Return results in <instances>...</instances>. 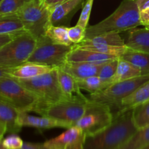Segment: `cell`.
<instances>
[{"label": "cell", "mask_w": 149, "mask_h": 149, "mask_svg": "<svg viewBox=\"0 0 149 149\" xmlns=\"http://www.w3.org/2000/svg\"><path fill=\"white\" fill-rule=\"evenodd\" d=\"M58 79L61 91L65 98L84 96L80 92L77 80L61 68H58Z\"/></svg>", "instance_id": "obj_21"}, {"label": "cell", "mask_w": 149, "mask_h": 149, "mask_svg": "<svg viewBox=\"0 0 149 149\" xmlns=\"http://www.w3.org/2000/svg\"><path fill=\"white\" fill-rule=\"evenodd\" d=\"M17 34L0 35V48H1L4 45H5L6 44L8 43L9 42H10L12 39H14L16 36H17Z\"/></svg>", "instance_id": "obj_38"}, {"label": "cell", "mask_w": 149, "mask_h": 149, "mask_svg": "<svg viewBox=\"0 0 149 149\" xmlns=\"http://www.w3.org/2000/svg\"><path fill=\"white\" fill-rule=\"evenodd\" d=\"M93 1L94 0H86L85 4H84V7H83L81 15L79 16V18L78 22H77V25H79V26H81V27H83L85 29H87V28L88 27L87 25H88L89 19H90V13H91L92 7H93Z\"/></svg>", "instance_id": "obj_33"}, {"label": "cell", "mask_w": 149, "mask_h": 149, "mask_svg": "<svg viewBox=\"0 0 149 149\" xmlns=\"http://www.w3.org/2000/svg\"><path fill=\"white\" fill-rule=\"evenodd\" d=\"M101 65L66 61L60 68L77 80H81L93 76H97Z\"/></svg>", "instance_id": "obj_15"}, {"label": "cell", "mask_w": 149, "mask_h": 149, "mask_svg": "<svg viewBox=\"0 0 149 149\" xmlns=\"http://www.w3.org/2000/svg\"><path fill=\"white\" fill-rule=\"evenodd\" d=\"M143 149H149V144L148 146H146L145 147V148H143Z\"/></svg>", "instance_id": "obj_43"}, {"label": "cell", "mask_w": 149, "mask_h": 149, "mask_svg": "<svg viewBox=\"0 0 149 149\" xmlns=\"http://www.w3.org/2000/svg\"><path fill=\"white\" fill-rule=\"evenodd\" d=\"M21 149H49L46 147L45 143H33L26 142L23 143Z\"/></svg>", "instance_id": "obj_36"}, {"label": "cell", "mask_w": 149, "mask_h": 149, "mask_svg": "<svg viewBox=\"0 0 149 149\" xmlns=\"http://www.w3.org/2000/svg\"><path fill=\"white\" fill-rule=\"evenodd\" d=\"M140 12L149 8V0H136Z\"/></svg>", "instance_id": "obj_40"}, {"label": "cell", "mask_w": 149, "mask_h": 149, "mask_svg": "<svg viewBox=\"0 0 149 149\" xmlns=\"http://www.w3.org/2000/svg\"><path fill=\"white\" fill-rule=\"evenodd\" d=\"M149 80V74L124 81L113 83L102 91L90 93L89 100L117 107L122 100L132 94L133 92Z\"/></svg>", "instance_id": "obj_8"}, {"label": "cell", "mask_w": 149, "mask_h": 149, "mask_svg": "<svg viewBox=\"0 0 149 149\" xmlns=\"http://www.w3.org/2000/svg\"><path fill=\"white\" fill-rule=\"evenodd\" d=\"M132 118L137 130L149 125V100L132 109Z\"/></svg>", "instance_id": "obj_28"}, {"label": "cell", "mask_w": 149, "mask_h": 149, "mask_svg": "<svg viewBox=\"0 0 149 149\" xmlns=\"http://www.w3.org/2000/svg\"><path fill=\"white\" fill-rule=\"evenodd\" d=\"M2 141H3V138H0V149H7L5 147H4V146L3 145Z\"/></svg>", "instance_id": "obj_42"}, {"label": "cell", "mask_w": 149, "mask_h": 149, "mask_svg": "<svg viewBox=\"0 0 149 149\" xmlns=\"http://www.w3.org/2000/svg\"><path fill=\"white\" fill-rule=\"evenodd\" d=\"M80 90H84L90 93H95L107 88L111 83L102 79L98 76H93L81 80H77Z\"/></svg>", "instance_id": "obj_27"}, {"label": "cell", "mask_w": 149, "mask_h": 149, "mask_svg": "<svg viewBox=\"0 0 149 149\" xmlns=\"http://www.w3.org/2000/svg\"><path fill=\"white\" fill-rule=\"evenodd\" d=\"M2 143L7 149H21L24 143L23 140L15 133L11 134L3 139Z\"/></svg>", "instance_id": "obj_34"}, {"label": "cell", "mask_w": 149, "mask_h": 149, "mask_svg": "<svg viewBox=\"0 0 149 149\" xmlns=\"http://www.w3.org/2000/svg\"><path fill=\"white\" fill-rule=\"evenodd\" d=\"M125 45L132 50L149 54V29H132Z\"/></svg>", "instance_id": "obj_18"}, {"label": "cell", "mask_w": 149, "mask_h": 149, "mask_svg": "<svg viewBox=\"0 0 149 149\" xmlns=\"http://www.w3.org/2000/svg\"><path fill=\"white\" fill-rule=\"evenodd\" d=\"M68 1V0H42L44 4L47 6L49 10H52L54 7L56 6L59 5V4H62V3L65 2V1Z\"/></svg>", "instance_id": "obj_37"}, {"label": "cell", "mask_w": 149, "mask_h": 149, "mask_svg": "<svg viewBox=\"0 0 149 149\" xmlns=\"http://www.w3.org/2000/svg\"><path fill=\"white\" fill-rule=\"evenodd\" d=\"M6 132H7V127L3 124L0 123V138H3V136Z\"/></svg>", "instance_id": "obj_41"}, {"label": "cell", "mask_w": 149, "mask_h": 149, "mask_svg": "<svg viewBox=\"0 0 149 149\" xmlns=\"http://www.w3.org/2000/svg\"><path fill=\"white\" fill-rule=\"evenodd\" d=\"M17 124L21 128L23 127H31L37 129H52L57 127L68 129L72 127L71 124L64 121L47 116H42L41 117L33 116L28 114L27 112H19Z\"/></svg>", "instance_id": "obj_13"}, {"label": "cell", "mask_w": 149, "mask_h": 149, "mask_svg": "<svg viewBox=\"0 0 149 149\" xmlns=\"http://www.w3.org/2000/svg\"><path fill=\"white\" fill-rule=\"evenodd\" d=\"M85 139V133L79 127L74 126L44 143L49 149H84Z\"/></svg>", "instance_id": "obj_11"}, {"label": "cell", "mask_w": 149, "mask_h": 149, "mask_svg": "<svg viewBox=\"0 0 149 149\" xmlns=\"http://www.w3.org/2000/svg\"><path fill=\"white\" fill-rule=\"evenodd\" d=\"M103 45L126 46L124 40L117 32H108V33L97 35L90 39H84L80 43L74 45V46H103Z\"/></svg>", "instance_id": "obj_20"}, {"label": "cell", "mask_w": 149, "mask_h": 149, "mask_svg": "<svg viewBox=\"0 0 149 149\" xmlns=\"http://www.w3.org/2000/svg\"><path fill=\"white\" fill-rule=\"evenodd\" d=\"M37 39L29 32L16 36L0 48V65L15 68L28 62Z\"/></svg>", "instance_id": "obj_5"}, {"label": "cell", "mask_w": 149, "mask_h": 149, "mask_svg": "<svg viewBox=\"0 0 149 149\" xmlns=\"http://www.w3.org/2000/svg\"><path fill=\"white\" fill-rule=\"evenodd\" d=\"M0 100L6 102L19 112L35 111L38 98L13 77L0 78Z\"/></svg>", "instance_id": "obj_4"}, {"label": "cell", "mask_w": 149, "mask_h": 149, "mask_svg": "<svg viewBox=\"0 0 149 149\" xmlns=\"http://www.w3.org/2000/svg\"><path fill=\"white\" fill-rule=\"evenodd\" d=\"M87 101L88 98L84 95L63 99L47 106L42 115L64 121L74 127L84 114Z\"/></svg>", "instance_id": "obj_10"}, {"label": "cell", "mask_w": 149, "mask_h": 149, "mask_svg": "<svg viewBox=\"0 0 149 149\" xmlns=\"http://www.w3.org/2000/svg\"><path fill=\"white\" fill-rule=\"evenodd\" d=\"M13 68H9V67L4 66V65H0V78L2 77H11L12 71Z\"/></svg>", "instance_id": "obj_39"}, {"label": "cell", "mask_w": 149, "mask_h": 149, "mask_svg": "<svg viewBox=\"0 0 149 149\" xmlns=\"http://www.w3.org/2000/svg\"><path fill=\"white\" fill-rule=\"evenodd\" d=\"M139 68L144 74H149V54L129 49L120 57Z\"/></svg>", "instance_id": "obj_24"}, {"label": "cell", "mask_w": 149, "mask_h": 149, "mask_svg": "<svg viewBox=\"0 0 149 149\" xmlns=\"http://www.w3.org/2000/svg\"><path fill=\"white\" fill-rule=\"evenodd\" d=\"M31 0H2L0 4V16L14 14Z\"/></svg>", "instance_id": "obj_30"}, {"label": "cell", "mask_w": 149, "mask_h": 149, "mask_svg": "<svg viewBox=\"0 0 149 149\" xmlns=\"http://www.w3.org/2000/svg\"><path fill=\"white\" fill-rule=\"evenodd\" d=\"M149 100V80L135 92L125 97L117 106V112H124L131 110L135 106Z\"/></svg>", "instance_id": "obj_16"}, {"label": "cell", "mask_w": 149, "mask_h": 149, "mask_svg": "<svg viewBox=\"0 0 149 149\" xmlns=\"http://www.w3.org/2000/svg\"><path fill=\"white\" fill-rule=\"evenodd\" d=\"M15 14L23 23L26 31L36 39L45 35L47 28L50 25V10L42 0H31Z\"/></svg>", "instance_id": "obj_7"}, {"label": "cell", "mask_w": 149, "mask_h": 149, "mask_svg": "<svg viewBox=\"0 0 149 149\" xmlns=\"http://www.w3.org/2000/svg\"><path fill=\"white\" fill-rule=\"evenodd\" d=\"M52 69L54 68L34 63L27 62L20 66L13 68L10 76L16 79H27L49 72Z\"/></svg>", "instance_id": "obj_17"}, {"label": "cell", "mask_w": 149, "mask_h": 149, "mask_svg": "<svg viewBox=\"0 0 149 149\" xmlns=\"http://www.w3.org/2000/svg\"><path fill=\"white\" fill-rule=\"evenodd\" d=\"M140 19L141 25L149 29V8L140 12Z\"/></svg>", "instance_id": "obj_35"}, {"label": "cell", "mask_w": 149, "mask_h": 149, "mask_svg": "<svg viewBox=\"0 0 149 149\" xmlns=\"http://www.w3.org/2000/svg\"><path fill=\"white\" fill-rule=\"evenodd\" d=\"M118 60H119V58L102 64L97 76L100 77L102 79L111 82V79L114 76L115 73L116 71V68H117L118 65Z\"/></svg>", "instance_id": "obj_31"}, {"label": "cell", "mask_w": 149, "mask_h": 149, "mask_svg": "<svg viewBox=\"0 0 149 149\" xmlns=\"http://www.w3.org/2000/svg\"><path fill=\"white\" fill-rule=\"evenodd\" d=\"M132 109L116 112L112 123L95 135L86 136L84 149H118L138 130L132 118Z\"/></svg>", "instance_id": "obj_1"}, {"label": "cell", "mask_w": 149, "mask_h": 149, "mask_svg": "<svg viewBox=\"0 0 149 149\" xmlns=\"http://www.w3.org/2000/svg\"><path fill=\"white\" fill-rule=\"evenodd\" d=\"M140 10L136 0H123L111 15L86 29L84 39H90L108 32L120 33L141 26Z\"/></svg>", "instance_id": "obj_2"}, {"label": "cell", "mask_w": 149, "mask_h": 149, "mask_svg": "<svg viewBox=\"0 0 149 149\" xmlns=\"http://www.w3.org/2000/svg\"><path fill=\"white\" fill-rule=\"evenodd\" d=\"M73 47L74 45L56 44L45 36H42L37 39L36 47L28 62L52 68H60L67 61V56Z\"/></svg>", "instance_id": "obj_6"}, {"label": "cell", "mask_w": 149, "mask_h": 149, "mask_svg": "<svg viewBox=\"0 0 149 149\" xmlns=\"http://www.w3.org/2000/svg\"><path fill=\"white\" fill-rule=\"evenodd\" d=\"M75 47V46H74ZM77 48H80L87 50L95 51L107 55H114V56L120 58L127 49V46H109V45H103V46H81L75 47Z\"/></svg>", "instance_id": "obj_29"}, {"label": "cell", "mask_w": 149, "mask_h": 149, "mask_svg": "<svg viewBox=\"0 0 149 149\" xmlns=\"http://www.w3.org/2000/svg\"><path fill=\"white\" fill-rule=\"evenodd\" d=\"M149 144V125L138 130L135 134L118 149H143Z\"/></svg>", "instance_id": "obj_25"}, {"label": "cell", "mask_w": 149, "mask_h": 149, "mask_svg": "<svg viewBox=\"0 0 149 149\" xmlns=\"http://www.w3.org/2000/svg\"><path fill=\"white\" fill-rule=\"evenodd\" d=\"M19 111L13 106L0 100V123L7 127V132L16 133L21 127L17 124Z\"/></svg>", "instance_id": "obj_19"}, {"label": "cell", "mask_w": 149, "mask_h": 149, "mask_svg": "<svg viewBox=\"0 0 149 149\" xmlns=\"http://www.w3.org/2000/svg\"><path fill=\"white\" fill-rule=\"evenodd\" d=\"M142 75H144V74L139 68H136L125 60L119 58L118 60L116 71L111 79V84H113L118 81L130 79Z\"/></svg>", "instance_id": "obj_23"}, {"label": "cell", "mask_w": 149, "mask_h": 149, "mask_svg": "<svg viewBox=\"0 0 149 149\" xmlns=\"http://www.w3.org/2000/svg\"><path fill=\"white\" fill-rule=\"evenodd\" d=\"M84 0H68L50 10L49 23L55 26L68 27L71 18L81 7Z\"/></svg>", "instance_id": "obj_12"}, {"label": "cell", "mask_w": 149, "mask_h": 149, "mask_svg": "<svg viewBox=\"0 0 149 149\" xmlns=\"http://www.w3.org/2000/svg\"><path fill=\"white\" fill-rule=\"evenodd\" d=\"M1 1H2V0H0V4H1Z\"/></svg>", "instance_id": "obj_44"}, {"label": "cell", "mask_w": 149, "mask_h": 149, "mask_svg": "<svg viewBox=\"0 0 149 149\" xmlns=\"http://www.w3.org/2000/svg\"><path fill=\"white\" fill-rule=\"evenodd\" d=\"M86 29L79 25L68 29V36L74 45H77L82 42L85 38Z\"/></svg>", "instance_id": "obj_32"}, {"label": "cell", "mask_w": 149, "mask_h": 149, "mask_svg": "<svg viewBox=\"0 0 149 149\" xmlns=\"http://www.w3.org/2000/svg\"><path fill=\"white\" fill-rule=\"evenodd\" d=\"M24 32V25L15 13L0 16V35H17Z\"/></svg>", "instance_id": "obj_22"}, {"label": "cell", "mask_w": 149, "mask_h": 149, "mask_svg": "<svg viewBox=\"0 0 149 149\" xmlns=\"http://www.w3.org/2000/svg\"><path fill=\"white\" fill-rule=\"evenodd\" d=\"M113 119V114L109 105L88 99L84 114L74 126L79 127L86 136H90L107 128Z\"/></svg>", "instance_id": "obj_9"}, {"label": "cell", "mask_w": 149, "mask_h": 149, "mask_svg": "<svg viewBox=\"0 0 149 149\" xmlns=\"http://www.w3.org/2000/svg\"><path fill=\"white\" fill-rule=\"evenodd\" d=\"M20 84L31 92L38 98L36 112L41 113L50 105L65 99L58 79V68L27 79H17Z\"/></svg>", "instance_id": "obj_3"}, {"label": "cell", "mask_w": 149, "mask_h": 149, "mask_svg": "<svg viewBox=\"0 0 149 149\" xmlns=\"http://www.w3.org/2000/svg\"><path fill=\"white\" fill-rule=\"evenodd\" d=\"M117 58H119L114 56V55H107V54L100 53V52H95V51L77 48L74 45L73 49H71V52L68 53V56H67V61L101 65V64L117 59Z\"/></svg>", "instance_id": "obj_14"}, {"label": "cell", "mask_w": 149, "mask_h": 149, "mask_svg": "<svg viewBox=\"0 0 149 149\" xmlns=\"http://www.w3.org/2000/svg\"><path fill=\"white\" fill-rule=\"evenodd\" d=\"M68 27L65 26H55L49 25L47 28L44 36L56 44L73 46L74 45L70 40L68 36Z\"/></svg>", "instance_id": "obj_26"}]
</instances>
